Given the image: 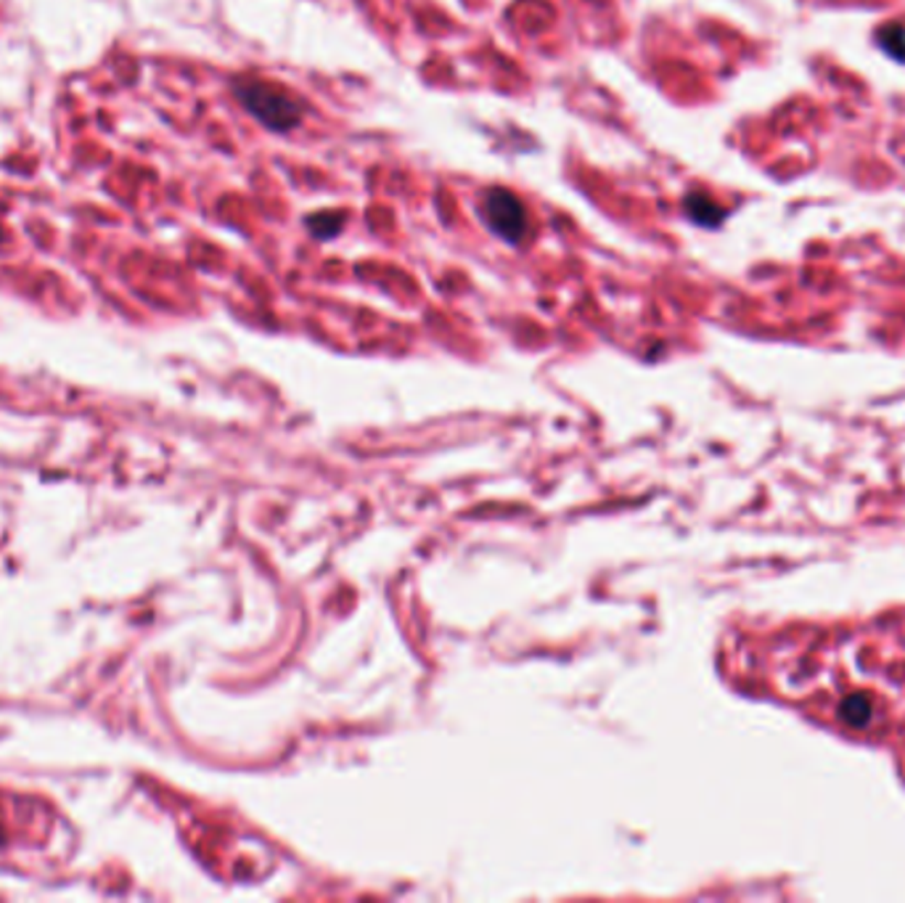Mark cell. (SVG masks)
<instances>
[{
  "instance_id": "cell-1",
  "label": "cell",
  "mask_w": 905,
  "mask_h": 903,
  "mask_svg": "<svg viewBox=\"0 0 905 903\" xmlns=\"http://www.w3.org/2000/svg\"><path fill=\"white\" fill-rule=\"evenodd\" d=\"M233 94L254 120L262 122L268 130H275V133H286V130L297 128L302 115H305L297 98L281 85L241 77V80L233 83Z\"/></svg>"
},
{
  "instance_id": "cell-2",
  "label": "cell",
  "mask_w": 905,
  "mask_h": 903,
  "mask_svg": "<svg viewBox=\"0 0 905 903\" xmlns=\"http://www.w3.org/2000/svg\"><path fill=\"white\" fill-rule=\"evenodd\" d=\"M484 220L493 228L495 237H501L509 244H520L530 231L527 209L516 194L506 188H493L484 196Z\"/></svg>"
},
{
  "instance_id": "cell-3",
  "label": "cell",
  "mask_w": 905,
  "mask_h": 903,
  "mask_svg": "<svg viewBox=\"0 0 905 903\" xmlns=\"http://www.w3.org/2000/svg\"><path fill=\"white\" fill-rule=\"evenodd\" d=\"M686 209H688V218L694 222H699V226H718L720 220H723V209L715 205L712 199H707V196H688L686 199Z\"/></svg>"
},
{
  "instance_id": "cell-4",
  "label": "cell",
  "mask_w": 905,
  "mask_h": 903,
  "mask_svg": "<svg viewBox=\"0 0 905 903\" xmlns=\"http://www.w3.org/2000/svg\"><path fill=\"white\" fill-rule=\"evenodd\" d=\"M839 716L848 721L852 729H863L871 721V703L863 695H850L839 705Z\"/></svg>"
},
{
  "instance_id": "cell-5",
  "label": "cell",
  "mask_w": 905,
  "mask_h": 903,
  "mask_svg": "<svg viewBox=\"0 0 905 903\" xmlns=\"http://www.w3.org/2000/svg\"><path fill=\"white\" fill-rule=\"evenodd\" d=\"M345 226L342 213H316L307 218V228L316 239H334Z\"/></svg>"
}]
</instances>
